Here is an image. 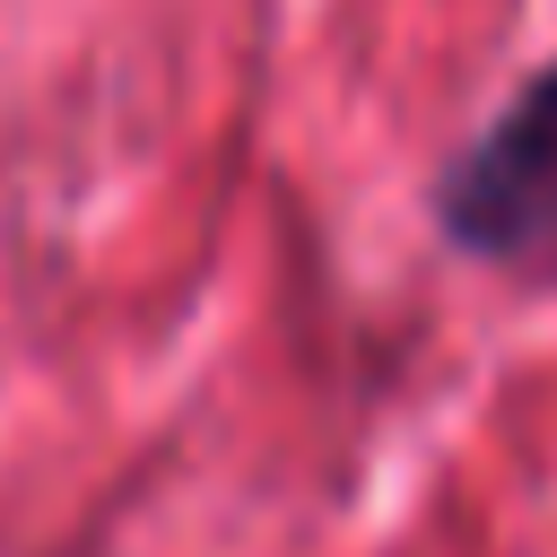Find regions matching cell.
Returning <instances> with one entry per match:
<instances>
[{
	"label": "cell",
	"mask_w": 557,
	"mask_h": 557,
	"mask_svg": "<svg viewBox=\"0 0 557 557\" xmlns=\"http://www.w3.org/2000/svg\"><path fill=\"white\" fill-rule=\"evenodd\" d=\"M426 209L461 261L557 287V52L444 157Z\"/></svg>",
	"instance_id": "6da1fadb"
}]
</instances>
